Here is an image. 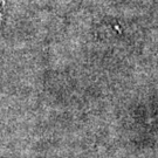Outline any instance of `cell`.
<instances>
[{"instance_id":"obj_1","label":"cell","mask_w":158,"mask_h":158,"mask_svg":"<svg viewBox=\"0 0 158 158\" xmlns=\"http://www.w3.org/2000/svg\"><path fill=\"white\" fill-rule=\"evenodd\" d=\"M8 6H10V0H0V29L2 28L6 21L7 13H8Z\"/></svg>"}]
</instances>
